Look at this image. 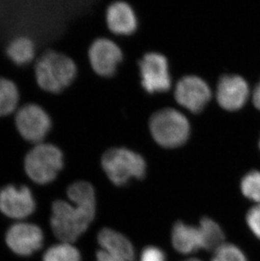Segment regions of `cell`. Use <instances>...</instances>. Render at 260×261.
<instances>
[{
	"mask_svg": "<svg viewBox=\"0 0 260 261\" xmlns=\"http://www.w3.org/2000/svg\"><path fill=\"white\" fill-rule=\"evenodd\" d=\"M33 67L37 86L47 93H62L74 84L78 76L76 62L52 48L38 53Z\"/></svg>",
	"mask_w": 260,
	"mask_h": 261,
	"instance_id": "1",
	"label": "cell"
},
{
	"mask_svg": "<svg viewBox=\"0 0 260 261\" xmlns=\"http://www.w3.org/2000/svg\"><path fill=\"white\" fill-rule=\"evenodd\" d=\"M96 210V206L93 205L54 200L50 220L54 235L64 243L72 244L76 241L93 221Z\"/></svg>",
	"mask_w": 260,
	"mask_h": 261,
	"instance_id": "2",
	"label": "cell"
},
{
	"mask_svg": "<svg viewBox=\"0 0 260 261\" xmlns=\"http://www.w3.org/2000/svg\"><path fill=\"white\" fill-rule=\"evenodd\" d=\"M65 165L60 148L44 141L32 145L24 159V170L30 181L38 186L55 182Z\"/></svg>",
	"mask_w": 260,
	"mask_h": 261,
	"instance_id": "3",
	"label": "cell"
},
{
	"mask_svg": "<svg viewBox=\"0 0 260 261\" xmlns=\"http://www.w3.org/2000/svg\"><path fill=\"white\" fill-rule=\"evenodd\" d=\"M152 138L158 145L167 149L180 147L190 136L189 119L177 109L166 108L155 112L149 121Z\"/></svg>",
	"mask_w": 260,
	"mask_h": 261,
	"instance_id": "4",
	"label": "cell"
},
{
	"mask_svg": "<svg viewBox=\"0 0 260 261\" xmlns=\"http://www.w3.org/2000/svg\"><path fill=\"white\" fill-rule=\"evenodd\" d=\"M101 166L108 179L117 186L127 185L132 178L141 179L146 173L145 158L128 148H110L101 158Z\"/></svg>",
	"mask_w": 260,
	"mask_h": 261,
	"instance_id": "5",
	"label": "cell"
},
{
	"mask_svg": "<svg viewBox=\"0 0 260 261\" xmlns=\"http://www.w3.org/2000/svg\"><path fill=\"white\" fill-rule=\"evenodd\" d=\"M14 120L18 133L32 145L44 142L52 129L49 114L33 102L21 104L14 114Z\"/></svg>",
	"mask_w": 260,
	"mask_h": 261,
	"instance_id": "6",
	"label": "cell"
},
{
	"mask_svg": "<svg viewBox=\"0 0 260 261\" xmlns=\"http://www.w3.org/2000/svg\"><path fill=\"white\" fill-rule=\"evenodd\" d=\"M143 88L149 93H159L169 90L172 78L165 55L157 52L145 54L139 63Z\"/></svg>",
	"mask_w": 260,
	"mask_h": 261,
	"instance_id": "7",
	"label": "cell"
},
{
	"mask_svg": "<svg viewBox=\"0 0 260 261\" xmlns=\"http://www.w3.org/2000/svg\"><path fill=\"white\" fill-rule=\"evenodd\" d=\"M36 210L34 194L25 184H8L0 188V212L13 219H24Z\"/></svg>",
	"mask_w": 260,
	"mask_h": 261,
	"instance_id": "8",
	"label": "cell"
},
{
	"mask_svg": "<svg viewBox=\"0 0 260 261\" xmlns=\"http://www.w3.org/2000/svg\"><path fill=\"white\" fill-rule=\"evenodd\" d=\"M87 57L94 74L108 78L117 71L123 60V52L119 46L109 38L97 37L90 45Z\"/></svg>",
	"mask_w": 260,
	"mask_h": 261,
	"instance_id": "9",
	"label": "cell"
},
{
	"mask_svg": "<svg viewBox=\"0 0 260 261\" xmlns=\"http://www.w3.org/2000/svg\"><path fill=\"white\" fill-rule=\"evenodd\" d=\"M211 87L198 75H185L177 82L174 96L177 103L191 113L204 110L211 99Z\"/></svg>",
	"mask_w": 260,
	"mask_h": 261,
	"instance_id": "10",
	"label": "cell"
},
{
	"mask_svg": "<svg viewBox=\"0 0 260 261\" xmlns=\"http://www.w3.org/2000/svg\"><path fill=\"white\" fill-rule=\"evenodd\" d=\"M250 96L248 82L238 74L221 77L216 87V101L226 111H238L244 107Z\"/></svg>",
	"mask_w": 260,
	"mask_h": 261,
	"instance_id": "11",
	"label": "cell"
},
{
	"mask_svg": "<svg viewBox=\"0 0 260 261\" xmlns=\"http://www.w3.org/2000/svg\"><path fill=\"white\" fill-rule=\"evenodd\" d=\"M43 233L37 225L18 222L12 225L6 233V244L15 254L27 256L39 250L43 243Z\"/></svg>",
	"mask_w": 260,
	"mask_h": 261,
	"instance_id": "12",
	"label": "cell"
},
{
	"mask_svg": "<svg viewBox=\"0 0 260 261\" xmlns=\"http://www.w3.org/2000/svg\"><path fill=\"white\" fill-rule=\"evenodd\" d=\"M106 22L111 32L130 35L137 29L138 20L133 8L123 1L113 3L106 11Z\"/></svg>",
	"mask_w": 260,
	"mask_h": 261,
	"instance_id": "13",
	"label": "cell"
},
{
	"mask_svg": "<svg viewBox=\"0 0 260 261\" xmlns=\"http://www.w3.org/2000/svg\"><path fill=\"white\" fill-rule=\"evenodd\" d=\"M101 250L125 261H134L135 249L131 242L123 234L110 228H103L97 237Z\"/></svg>",
	"mask_w": 260,
	"mask_h": 261,
	"instance_id": "14",
	"label": "cell"
},
{
	"mask_svg": "<svg viewBox=\"0 0 260 261\" xmlns=\"http://www.w3.org/2000/svg\"><path fill=\"white\" fill-rule=\"evenodd\" d=\"M5 55L15 66L27 67L34 64L38 56V50L32 38L20 36L13 38L8 43Z\"/></svg>",
	"mask_w": 260,
	"mask_h": 261,
	"instance_id": "15",
	"label": "cell"
},
{
	"mask_svg": "<svg viewBox=\"0 0 260 261\" xmlns=\"http://www.w3.org/2000/svg\"><path fill=\"white\" fill-rule=\"evenodd\" d=\"M172 244L176 251L184 254H192L202 249L199 227L176 222L172 230Z\"/></svg>",
	"mask_w": 260,
	"mask_h": 261,
	"instance_id": "16",
	"label": "cell"
},
{
	"mask_svg": "<svg viewBox=\"0 0 260 261\" xmlns=\"http://www.w3.org/2000/svg\"><path fill=\"white\" fill-rule=\"evenodd\" d=\"M20 106V93L11 80L0 77V118L13 116Z\"/></svg>",
	"mask_w": 260,
	"mask_h": 261,
	"instance_id": "17",
	"label": "cell"
},
{
	"mask_svg": "<svg viewBox=\"0 0 260 261\" xmlns=\"http://www.w3.org/2000/svg\"><path fill=\"white\" fill-rule=\"evenodd\" d=\"M199 233L201 239L202 249L216 251L224 243L225 233L221 226L214 220L204 217L199 223Z\"/></svg>",
	"mask_w": 260,
	"mask_h": 261,
	"instance_id": "18",
	"label": "cell"
},
{
	"mask_svg": "<svg viewBox=\"0 0 260 261\" xmlns=\"http://www.w3.org/2000/svg\"><path fill=\"white\" fill-rule=\"evenodd\" d=\"M66 195L73 204L96 205V190L86 180H75L66 188Z\"/></svg>",
	"mask_w": 260,
	"mask_h": 261,
	"instance_id": "19",
	"label": "cell"
},
{
	"mask_svg": "<svg viewBox=\"0 0 260 261\" xmlns=\"http://www.w3.org/2000/svg\"><path fill=\"white\" fill-rule=\"evenodd\" d=\"M43 261H81V253L72 244L61 242L45 252Z\"/></svg>",
	"mask_w": 260,
	"mask_h": 261,
	"instance_id": "20",
	"label": "cell"
},
{
	"mask_svg": "<svg viewBox=\"0 0 260 261\" xmlns=\"http://www.w3.org/2000/svg\"><path fill=\"white\" fill-rule=\"evenodd\" d=\"M241 191L244 197L260 204V170H252L241 180Z\"/></svg>",
	"mask_w": 260,
	"mask_h": 261,
	"instance_id": "21",
	"label": "cell"
},
{
	"mask_svg": "<svg viewBox=\"0 0 260 261\" xmlns=\"http://www.w3.org/2000/svg\"><path fill=\"white\" fill-rule=\"evenodd\" d=\"M211 261H248V259L237 245L225 243L214 252Z\"/></svg>",
	"mask_w": 260,
	"mask_h": 261,
	"instance_id": "22",
	"label": "cell"
},
{
	"mask_svg": "<svg viewBox=\"0 0 260 261\" xmlns=\"http://www.w3.org/2000/svg\"><path fill=\"white\" fill-rule=\"evenodd\" d=\"M246 222L253 236L260 240V204H254L248 210Z\"/></svg>",
	"mask_w": 260,
	"mask_h": 261,
	"instance_id": "23",
	"label": "cell"
},
{
	"mask_svg": "<svg viewBox=\"0 0 260 261\" xmlns=\"http://www.w3.org/2000/svg\"><path fill=\"white\" fill-rule=\"evenodd\" d=\"M140 261H166V254L157 247L148 246L143 249Z\"/></svg>",
	"mask_w": 260,
	"mask_h": 261,
	"instance_id": "24",
	"label": "cell"
},
{
	"mask_svg": "<svg viewBox=\"0 0 260 261\" xmlns=\"http://www.w3.org/2000/svg\"><path fill=\"white\" fill-rule=\"evenodd\" d=\"M96 259L97 261H125L119 259L118 257L113 256L112 254H108L101 249L96 253Z\"/></svg>",
	"mask_w": 260,
	"mask_h": 261,
	"instance_id": "25",
	"label": "cell"
},
{
	"mask_svg": "<svg viewBox=\"0 0 260 261\" xmlns=\"http://www.w3.org/2000/svg\"><path fill=\"white\" fill-rule=\"evenodd\" d=\"M253 102L256 109L260 111V81L253 91Z\"/></svg>",
	"mask_w": 260,
	"mask_h": 261,
	"instance_id": "26",
	"label": "cell"
},
{
	"mask_svg": "<svg viewBox=\"0 0 260 261\" xmlns=\"http://www.w3.org/2000/svg\"><path fill=\"white\" fill-rule=\"evenodd\" d=\"M184 261H201V260H199V259H186V260H184Z\"/></svg>",
	"mask_w": 260,
	"mask_h": 261,
	"instance_id": "27",
	"label": "cell"
},
{
	"mask_svg": "<svg viewBox=\"0 0 260 261\" xmlns=\"http://www.w3.org/2000/svg\"><path fill=\"white\" fill-rule=\"evenodd\" d=\"M258 146H259V149H260V138H259V141H258Z\"/></svg>",
	"mask_w": 260,
	"mask_h": 261,
	"instance_id": "28",
	"label": "cell"
}]
</instances>
